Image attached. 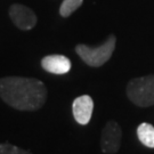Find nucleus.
I'll use <instances>...</instances> for the list:
<instances>
[{
  "mask_svg": "<svg viewBox=\"0 0 154 154\" xmlns=\"http://www.w3.org/2000/svg\"><path fill=\"white\" fill-rule=\"evenodd\" d=\"M94 111V100L89 95L79 96L73 100L72 112L75 121L80 125H88Z\"/></svg>",
  "mask_w": 154,
  "mask_h": 154,
  "instance_id": "nucleus-6",
  "label": "nucleus"
},
{
  "mask_svg": "<svg viewBox=\"0 0 154 154\" xmlns=\"http://www.w3.org/2000/svg\"><path fill=\"white\" fill-rule=\"evenodd\" d=\"M0 154H32L30 151L17 147L9 143L0 144Z\"/></svg>",
  "mask_w": 154,
  "mask_h": 154,
  "instance_id": "nucleus-10",
  "label": "nucleus"
},
{
  "mask_svg": "<svg viewBox=\"0 0 154 154\" xmlns=\"http://www.w3.org/2000/svg\"><path fill=\"white\" fill-rule=\"evenodd\" d=\"M41 66L53 74H65L71 70V61L64 55H48L41 60Z\"/></svg>",
  "mask_w": 154,
  "mask_h": 154,
  "instance_id": "nucleus-7",
  "label": "nucleus"
},
{
  "mask_svg": "<svg viewBox=\"0 0 154 154\" xmlns=\"http://www.w3.org/2000/svg\"><path fill=\"white\" fill-rule=\"evenodd\" d=\"M82 4L83 0H63L60 7V15L64 18H67L77 9H79Z\"/></svg>",
  "mask_w": 154,
  "mask_h": 154,
  "instance_id": "nucleus-9",
  "label": "nucleus"
},
{
  "mask_svg": "<svg viewBox=\"0 0 154 154\" xmlns=\"http://www.w3.org/2000/svg\"><path fill=\"white\" fill-rule=\"evenodd\" d=\"M8 14L13 24L23 31L32 30L38 23V17L35 13L30 7L22 4H13L9 7Z\"/></svg>",
  "mask_w": 154,
  "mask_h": 154,
  "instance_id": "nucleus-5",
  "label": "nucleus"
},
{
  "mask_svg": "<svg viewBox=\"0 0 154 154\" xmlns=\"http://www.w3.org/2000/svg\"><path fill=\"white\" fill-rule=\"evenodd\" d=\"M137 136L143 145L149 149H154V127L151 123H140L137 128Z\"/></svg>",
  "mask_w": 154,
  "mask_h": 154,
  "instance_id": "nucleus-8",
  "label": "nucleus"
},
{
  "mask_svg": "<svg viewBox=\"0 0 154 154\" xmlns=\"http://www.w3.org/2000/svg\"><path fill=\"white\" fill-rule=\"evenodd\" d=\"M126 93L129 100L139 107L154 105V74L131 79L127 85Z\"/></svg>",
  "mask_w": 154,
  "mask_h": 154,
  "instance_id": "nucleus-3",
  "label": "nucleus"
},
{
  "mask_svg": "<svg viewBox=\"0 0 154 154\" xmlns=\"http://www.w3.org/2000/svg\"><path fill=\"white\" fill-rule=\"evenodd\" d=\"M0 97L18 111H37L47 100V88L34 78L5 77L0 79Z\"/></svg>",
  "mask_w": 154,
  "mask_h": 154,
  "instance_id": "nucleus-1",
  "label": "nucleus"
},
{
  "mask_svg": "<svg viewBox=\"0 0 154 154\" xmlns=\"http://www.w3.org/2000/svg\"><path fill=\"white\" fill-rule=\"evenodd\" d=\"M116 46V37L110 34L107 39L98 47H89L87 45L79 44L75 46V53L87 65L99 67L110 60Z\"/></svg>",
  "mask_w": 154,
  "mask_h": 154,
  "instance_id": "nucleus-2",
  "label": "nucleus"
},
{
  "mask_svg": "<svg viewBox=\"0 0 154 154\" xmlns=\"http://www.w3.org/2000/svg\"><path fill=\"white\" fill-rule=\"evenodd\" d=\"M122 139V129L120 125L114 120L106 122L102 135H100V149L105 154H116L120 146Z\"/></svg>",
  "mask_w": 154,
  "mask_h": 154,
  "instance_id": "nucleus-4",
  "label": "nucleus"
}]
</instances>
